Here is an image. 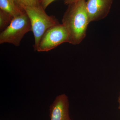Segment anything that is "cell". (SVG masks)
Listing matches in <instances>:
<instances>
[{
    "mask_svg": "<svg viewBox=\"0 0 120 120\" xmlns=\"http://www.w3.org/2000/svg\"><path fill=\"white\" fill-rule=\"evenodd\" d=\"M90 22L85 0L68 5L62 19V24L68 35V43L79 44L86 36Z\"/></svg>",
    "mask_w": 120,
    "mask_h": 120,
    "instance_id": "1",
    "label": "cell"
},
{
    "mask_svg": "<svg viewBox=\"0 0 120 120\" xmlns=\"http://www.w3.org/2000/svg\"><path fill=\"white\" fill-rule=\"evenodd\" d=\"M24 10L29 17L31 24L34 38L33 47L36 51L40 39L45 32L59 22L55 16L47 15L41 5L38 7H26Z\"/></svg>",
    "mask_w": 120,
    "mask_h": 120,
    "instance_id": "2",
    "label": "cell"
},
{
    "mask_svg": "<svg viewBox=\"0 0 120 120\" xmlns=\"http://www.w3.org/2000/svg\"><path fill=\"white\" fill-rule=\"evenodd\" d=\"M32 31L31 24L26 12L14 17L8 27L1 32L0 43H9L19 46L24 35Z\"/></svg>",
    "mask_w": 120,
    "mask_h": 120,
    "instance_id": "3",
    "label": "cell"
},
{
    "mask_svg": "<svg viewBox=\"0 0 120 120\" xmlns=\"http://www.w3.org/2000/svg\"><path fill=\"white\" fill-rule=\"evenodd\" d=\"M68 35L62 24H58L48 29L41 38L36 51L47 52L58 45L68 42Z\"/></svg>",
    "mask_w": 120,
    "mask_h": 120,
    "instance_id": "4",
    "label": "cell"
},
{
    "mask_svg": "<svg viewBox=\"0 0 120 120\" xmlns=\"http://www.w3.org/2000/svg\"><path fill=\"white\" fill-rule=\"evenodd\" d=\"M113 0H87L86 8L90 22L103 19L108 15Z\"/></svg>",
    "mask_w": 120,
    "mask_h": 120,
    "instance_id": "5",
    "label": "cell"
},
{
    "mask_svg": "<svg viewBox=\"0 0 120 120\" xmlns=\"http://www.w3.org/2000/svg\"><path fill=\"white\" fill-rule=\"evenodd\" d=\"M68 98L64 94L57 96L50 106L51 120H71L69 114Z\"/></svg>",
    "mask_w": 120,
    "mask_h": 120,
    "instance_id": "6",
    "label": "cell"
},
{
    "mask_svg": "<svg viewBox=\"0 0 120 120\" xmlns=\"http://www.w3.org/2000/svg\"><path fill=\"white\" fill-rule=\"evenodd\" d=\"M0 10L9 13L14 17L25 12L17 4L15 0H0Z\"/></svg>",
    "mask_w": 120,
    "mask_h": 120,
    "instance_id": "7",
    "label": "cell"
},
{
    "mask_svg": "<svg viewBox=\"0 0 120 120\" xmlns=\"http://www.w3.org/2000/svg\"><path fill=\"white\" fill-rule=\"evenodd\" d=\"M14 17L9 13L0 10V30L1 32L8 27Z\"/></svg>",
    "mask_w": 120,
    "mask_h": 120,
    "instance_id": "8",
    "label": "cell"
},
{
    "mask_svg": "<svg viewBox=\"0 0 120 120\" xmlns=\"http://www.w3.org/2000/svg\"><path fill=\"white\" fill-rule=\"evenodd\" d=\"M17 4L23 10L26 7H38L40 5L39 0H15Z\"/></svg>",
    "mask_w": 120,
    "mask_h": 120,
    "instance_id": "9",
    "label": "cell"
},
{
    "mask_svg": "<svg viewBox=\"0 0 120 120\" xmlns=\"http://www.w3.org/2000/svg\"><path fill=\"white\" fill-rule=\"evenodd\" d=\"M56 0H39L40 5L45 10L51 3Z\"/></svg>",
    "mask_w": 120,
    "mask_h": 120,
    "instance_id": "10",
    "label": "cell"
},
{
    "mask_svg": "<svg viewBox=\"0 0 120 120\" xmlns=\"http://www.w3.org/2000/svg\"><path fill=\"white\" fill-rule=\"evenodd\" d=\"M81 0H65L64 3L65 4L68 5L71 4Z\"/></svg>",
    "mask_w": 120,
    "mask_h": 120,
    "instance_id": "11",
    "label": "cell"
},
{
    "mask_svg": "<svg viewBox=\"0 0 120 120\" xmlns=\"http://www.w3.org/2000/svg\"><path fill=\"white\" fill-rule=\"evenodd\" d=\"M118 104H119V106H118V108L120 110V99H118Z\"/></svg>",
    "mask_w": 120,
    "mask_h": 120,
    "instance_id": "12",
    "label": "cell"
},
{
    "mask_svg": "<svg viewBox=\"0 0 120 120\" xmlns=\"http://www.w3.org/2000/svg\"><path fill=\"white\" fill-rule=\"evenodd\" d=\"M118 99H120V95H119V98H118Z\"/></svg>",
    "mask_w": 120,
    "mask_h": 120,
    "instance_id": "13",
    "label": "cell"
}]
</instances>
